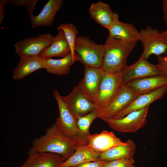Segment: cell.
Returning <instances> with one entry per match:
<instances>
[{"mask_svg": "<svg viewBox=\"0 0 167 167\" xmlns=\"http://www.w3.org/2000/svg\"><path fill=\"white\" fill-rule=\"evenodd\" d=\"M62 132L55 122L45 134L33 139L29 152H50L61 155L65 161L74 153L79 145Z\"/></svg>", "mask_w": 167, "mask_h": 167, "instance_id": "6da1fadb", "label": "cell"}, {"mask_svg": "<svg viewBox=\"0 0 167 167\" xmlns=\"http://www.w3.org/2000/svg\"><path fill=\"white\" fill-rule=\"evenodd\" d=\"M136 42L115 39L107 36L104 46L101 68L108 74H120L126 68L128 56Z\"/></svg>", "mask_w": 167, "mask_h": 167, "instance_id": "7a4b0ae2", "label": "cell"}, {"mask_svg": "<svg viewBox=\"0 0 167 167\" xmlns=\"http://www.w3.org/2000/svg\"><path fill=\"white\" fill-rule=\"evenodd\" d=\"M53 94L57 101L59 113V116L55 122L62 132L79 144L87 145V135L80 130L77 120L68 109L59 91L57 89H55Z\"/></svg>", "mask_w": 167, "mask_h": 167, "instance_id": "3957f363", "label": "cell"}, {"mask_svg": "<svg viewBox=\"0 0 167 167\" xmlns=\"http://www.w3.org/2000/svg\"><path fill=\"white\" fill-rule=\"evenodd\" d=\"M74 60L85 66L101 68L104 45L92 41L88 37L77 36L74 47Z\"/></svg>", "mask_w": 167, "mask_h": 167, "instance_id": "277c9868", "label": "cell"}, {"mask_svg": "<svg viewBox=\"0 0 167 167\" xmlns=\"http://www.w3.org/2000/svg\"><path fill=\"white\" fill-rule=\"evenodd\" d=\"M149 106L132 111L122 118L103 120L113 129L122 133H134L145 126Z\"/></svg>", "mask_w": 167, "mask_h": 167, "instance_id": "5b68a950", "label": "cell"}, {"mask_svg": "<svg viewBox=\"0 0 167 167\" xmlns=\"http://www.w3.org/2000/svg\"><path fill=\"white\" fill-rule=\"evenodd\" d=\"M54 36L49 33L19 41L14 45L16 53L20 57H38L51 44Z\"/></svg>", "mask_w": 167, "mask_h": 167, "instance_id": "8992f818", "label": "cell"}, {"mask_svg": "<svg viewBox=\"0 0 167 167\" xmlns=\"http://www.w3.org/2000/svg\"><path fill=\"white\" fill-rule=\"evenodd\" d=\"M135 92L126 84L123 83L115 96L98 117L102 119L113 118L128 107L140 95Z\"/></svg>", "mask_w": 167, "mask_h": 167, "instance_id": "52a82bcc", "label": "cell"}, {"mask_svg": "<svg viewBox=\"0 0 167 167\" xmlns=\"http://www.w3.org/2000/svg\"><path fill=\"white\" fill-rule=\"evenodd\" d=\"M139 32V41L143 48L140 58L147 60L152 54L158 56L166 52L167 45L161 40V33L157 29L148 26Z\"/></svg>", "mask_w": 167, "mask_h": 167, "instance_id": "ba28073f", "label": "cell"}, {"mask_svg": "<svg viewBox=\"0 0 167 167\" xmlns=\"http://www.w3.org/2000/svg\"><path fill=\"white\" fill-rule=\"evenodd\" d=\"M104 73L101 68L85 66L84 77L78 85L83 93L95 105Z\"/></svg>", "mask_w": 167, "mask_h": 167, "instance_id": "9c48e42d", "label": "cell"}, {"mask_svg": "<svg viewBox=\"0 0 167 167\" xmlns=\"http://www.w3.org/2000/svg\"><path fill=\"white\" fill-rule=\"evenodd\" d=\"M123 84L121 73L115 74L104 73L100 86L96 105L102 110L110 104Z\"/></svg>", "mask_w": 167, "mask_h": 167, "instance_id": "30bf717a", "label": "cell"}, {"mask_svg": "<svg viewBox=\"0 0 167 167\" xmlns=\"http://www.w3.org/2000/svg\"><path fill=\"white\" fill-rule=\"evenodd\" d=\"M61 97L77 120V117L84 116L97 109L96 105L83 93L78 85L75 86L69 94L61 96Z\"/></svg>", "mask_w": 167, "mask_h": 167, "instance_id": "8fae6325", "label": "cell"}, {"mask_svg": "<svg viewBox=\"0 0 167 167\" xmlns=\"http://www.w3.org/2000/svg\"><path fill=\"white\" fill-rule=\"evenodd\" d=\"M160 75H161L156 65L140 57L134 64L127 66L121 73L124 84L135 79Z\"/></svg>", "mask_w": 167, "mask_h": 167, "instance_id": "7c38bea8", "label": "cell"}, {"mask_svg": "<svg viewBox=\"0 0 167 167\" xmlns=\"http://www.w3.org/2000/svg\"><path fill=\"white\" fill-rule=\"evenodd\" d=\"M88 144L92 150L101 153L114 146L123 144L112 131L103 130L99 133L87 135Z\"/></svg>", "mask_w": 167, "mask_h": 167, "instance_id": "4fadbf2b", "label": "cell"}, {"mask_svg": "<svg viewBox=\"0 0 167 167\" xmlns=\"http://www.w3.org/2000/svg\"><path fill=\"white\" fill-rule=\"evenodd\" d=\"M88 12L96 22L108 29L119 18L118 13L113 11L108 4L101 1L92 3Z\"/></svg>", "mask_w": 167, "mask_h": 167, "instance_id": "5bb4252c", "label": "cell"}, {"mask_svg": "<svg viewBox=\"0 0 167 167\" xmlns=\"http://www.w3.org/2000/svg\"><path fill=\"white\" fill-rule=\"evenodd\" d=\"M167 92V85L149 92L141 94L126 108L113 118H123L129 113L150 106L152 103L162 97Z\"/></svg>", "mask_w": 167, "mask_h": 167, "instance_id": "9a60e30c", "label": "cell"}, {"mask_svg": "<svg viewBox=\"0 0 167 167\" xmlns=\"http://www.w3.org/2000/svg\"><path fill=\"white\" fill-rule=\"evenodd\" d=\"M63 2V0H49L37 15H33L30 18L32 28L34 29L40 27L51 25Z\"/></svg>", "mask_w": 167, "mask_h": 167, "instance_id": "2e32d148", "label": "cell"}, {"mask_svg": "<svg viewBox=\"0 0 167 167\" xmlns=\"http://www.w3.org/2000/svg\"><path fill=\"white\" fill-rule=\"evenodd\" d=\"M60 154L50 152H28V157L23 165L24 167H60L64 162Z\"/></svg>", "mask_w": 167, "mask_h": 167, "instance_id": "e0dca14e", "label": "cell"}, {"mask_svg": "<svg viewBox=\"0 0 167 167\" xmlns=\"http://www.w3.org/2000/svg\"><path fill=\"white\" fill-rule=\"evenodd\" d=\"M108 36L118 40L136 42L139 40V32L131 24L116 20L108 29Z\"/></svg>", "mask_w": 167, "mask_h": 167, "instance_id": "ac0fdd59", "label": "cell"}, {"mask_svg": "<svg viewBox=\"0 0 167 167\" xmlns=\"http://www.w3.org/2000/svg\"><path fill=\"white\" fill-rule=\"evenodd\" d=\"M45 58L41 56L20 57L17 65L13 70V79L22 80L35 71L44 68Z\"/></svg>", "mask_w": 167, "mask_h": 167, "instance_id": "d6986e66", "label": "cell"}, {"mask_svg": "<svg viewBox=\"0 0 167 167\" xmlns=\"http://www.w3.org/2000/svg\"><path fill=\"white\" fill-rule=\"evenodd\" d=\"M126 84L135 92L142 94L167 85V77L162 75L153 76L133 80Z\"/></svg>", "mask_w": 167, "mask_h": 167, "instance_id": "ffe728a7", "label": "cell"}, {"mask_svg": "<svg viewBox=\"0 0 167 167\" xmlns=\"http://www.w3.org/2000/svg\"><path fill=\"white\" fill-rule=\"evenodd\" d=\"M136 146L132 140L128 139L123 144L113 147L101 153L99 160L110 161L123 158H133Z\"/></svg>", "mask_w": 167, "mask_h": 167, "instance_id": "44dd1931", "label": "cell"}, {"mask_svg": "<svg viewBox=\"0 0 167 167\" xmlns=\"http://www.w3.org/2000/svg\"><path fill=\"white\" fill-rule=\"evenodd\" d=\"M101 153L96 152L87 146L79 145L73 155L60 167H74L79 164L99 160Z\"/></svg>", "mask_w": 167, "mask_h": 167, "instance_id": "7402d4cb", "label": "cell"}, {"mask_svg": "<svg viewBox=\"0 0 167 167\" xmlns=\"http://www.w3.org/2000/svg\"><path fill=\"white\" fill-rule=\"evenodd\" d=\"M57 30V35L54 36L51 44L42 53L41 56L45 58H63L71 52L70 48L64 31L61 29Z\"/></svg>", "mask_w": 167, "mask_h": 167, "instance_id": "603a6c76", "label": "cell"}, {"mask_svg": "<svg viewBox=\"0 0 167 167\" xmlns=\"http://www.w3.org/2000/svg\"><path fill=\"white\" fill-rule=\"evenodd\" d=\"M75 61L71 52L60 59L46 58L44 69L48 73L56 75H66L70 71L71 66Z\"/></svg>", "mask_w": 167, "mask_h": 167, "instance_id": "cb8c5ba5", "label": "cell"}, {"mask_svg": "<svg viewBox=\"0 0 167 167\" xmlns=\"http://www.w3.org/2000/svg\"><path fill=\"white\" fill-rule=\"evenodd\" d=\"M59 29H61L64 31L70 48L71 53L75 61L74 49L76 38L79 33L78 30L73 24L70 23L61 24L57 28V30Z\"/></svg>", "mask_w": 167, "mask_h": 167, "instance_id": "d4e9b609", "label": "cell"}, {"mask_svg": "<svg viewBox=\"0 0 167 167\" xmlns=\"http://www.w3.org/2000/svg\"><path fill=\"white\" fill-rule=\"evenodd\" d=\"M101 113V110L96 109L86 115L77 118V124L80 130L85 134H90V126L92 122L98 118Z\"/></svg>", "mask_w": 167, "mask_h": 167, "instance_id": "484cf974", "label": "cell"}, {"mask_svg": "<svg viewBox=\"0 0 167 167\" xmlns=\"http://www.w3.org/2000/svg\"><path fill=\"white\" fill-rule=\"evenodd\" d=\"M134 158H123L108 161L103 167H135Z\"/></svg>", "mask_w": 167, "mask_h": 167, "instance_id": "4316f807", "label": "cell"}, {"mask_svg": "<svg viewBox=\"0 0 167 167\" xmlns=\"http://www.w3.org/2000/svg\"><path fill=\"white\" fill-rule=\"evenodd\" d=\"M38 0H10V2L17 6H26L30 18L32 16L33 12Z\"/></svg>", "mask_w": 167, "mask_h": 167, "instance_id": "83f0119b", "label": "cell"}, {"mask_svg": "<svg viewBox=\"0 0 167 167\" xmlns=\"http://www.w3.org/2000/svg\"><path fill=\"white\" fill-rule=\"evenodd\" d=\"M156 66L162 75L167 77V54L164 56H158Z\"/></svg>", "mask_w": 167, "mask_h": 167, "instance_id": "f1b7e54d", "label": "cell"}, {"mask_svg": "<svg viewBox=\"0 0 167 167\" xmlns=\"http://www.w3.org/2000/svg\"><path fill=\"white\" fill-rule=\"evenodd\" d=\"M107 162L105 160H99L96 161L84 163L74 167H103Z\"/></svg>", "mask_w": 167, "mask_h": 167, "instance_id": "f546056e", "label": "cell"}, {"mask_svg": "<svg viewBox=\"0 0 167 167\" xmlns=\"http://www.w3.org/2000/svg\"><path fill=\"white\" fill-rule=\"evenodd\" d=\"M10 2L9 0H0V23H2L5 17V6Z\"/></svg>", "mask_w": 167, "mask_h": 167, "instance_id": "4dcf8cb0", "label": "cell"}, {"mask_svg": "<svg viewBox=\"0 0 167 167\" xmlns=\"http://www.w3.org/2000/svg\"><path fill=\"white\" fill-rule=\"evenodd\" d=\"M161 41L167 45V31H163L161 33Z\"/></svg>", "mask_w": 167, "mask_h": 167, "instance_id": "1f68e13d", "label": "cell"}, {"mask_svg": "<svg viewBox=\"0 0 167 167\" xmlns=\"http://www.w3.org/2000/svg\"><path fill=\"white\" fill-rule=\"evenodd\" d=\"M162 5L164 13H167V0H163Z\"/></svg>", "mask_w": 167, "mask_h": 167, "instance_id": "d6a6232c", "label": "cell"}, {"mask_svg": "<svg viewBox=\"0 0 167 167\" xmlns=\"http://www.w3.org/2000/svg\"><path fill=\"white\" fill-rule=\"evenodd\" d=\"M163 19L166 26L167 29L166 30L167 31V13H164Z\"/></svg>", "mask_w": 167, "mask_h": 167, "instance_id": "836d02e7", "label": "cell"}, {"mask_svg": "<svg viewBox=\"0 0 167 167\" xmlns=\"http://www.w3.org/2000/svg\"><path fill=\"white\" fill-rule=\"evenodd\" d=\"M20 167H24L23 165H22Z\"/></svg>", "mask_w": 167, "mask_h": 167, "instance_id": "e575fe53", "label": "cell"}]
</instances>
